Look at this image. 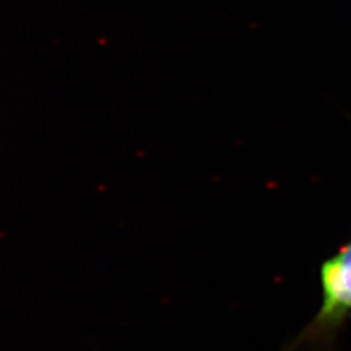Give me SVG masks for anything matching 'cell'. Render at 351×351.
I'll use <instances>...</instances> for the list:
<instances>
[{
  "label": "cell",
  "instance_id": "cell-1",
  "mask_svg": "<svg viewBox=\"0 0 351 351\" xmlns=\"http://www.w3.org/2000/svg\"><path fill=\"white\" fill-rule=\"evenodd\" d=\"M323 301L314 319L282 351H333L351 315V239L320 267Z\"/></svg>",
  "mask_w": 351,
  "mask_h": 351
}]
</instances>
